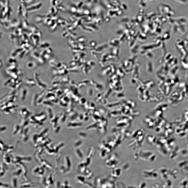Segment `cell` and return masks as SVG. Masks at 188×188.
I'll return each instance as SVG.
<instances>
[{
  "label": "cell",
  "mask_w": 188,
  "mask_h": 188,
  "mask_svg": "<svg viewBox=\"0 0 188 188\" xmlns=\"http://www.w3.org/2000/svg\"><path fill=\"white\" fill-rule=\"evenodd\" d=\"M43 106L49 108L50 106H52L53 105L51 102L48 100H43L42 103Z\"/></svg>",
  "instance_id": "20"
},
{
  "label": "cell",
  "mask_w": 188,
  "mask_h": 188,
  "mask_svg": "<svg viewBox=\"0 0 188 188\" xmlns=\"http://www.w3.org/2000/svg\"><path fill=\"white\" fill-rule=\"evenodd\" d=\"M9 1H10V0H9Z\"/></svg>",
  "instance_id": "29"
},
{
  "label": "cell",
  "mask_w": 188,
  "mask_h": 188,
  "mask_svg": "<svg viewBox=\"0 0 188 188\" xmlns=\"http://www.w3.org/2000/svg\"><path fill=\"white\" fill-rule=\"evenodd\" d=\"M22 6L21 4L19 5L16 9V14L17 16H20L22 15Z\"/></svg>",
  "instance_id": "17"
},
{
  "label": "cell",
  "mask_w": 188,
  "mask_h": 188,
  "mask_svg": "<svg viewBox=\"0 0 188 188\" xmlns=\"http://www.w3.org/2000/svg\"><path fill=\"white\" fill-rule=\"evenodd\" d=\"M29 124L28 119H22L21 122L20 126L23 128H25L28 126Z\"/></svg>",
  "instance_id": "15"
},
{
  "label": "cell",
  "mask_w": 188,
  "mask_h": 188,
  "mask_svg": "<svg viewBox=\"0 0 188 188\" xmlns=\"http://www.w3.org/2000/svg\"><path fill=\"white\" fill-rule=\"evenodd\" d=\"M37 84L39 88L42 89H44L46 88V85L41 83L38 79H37Z\"/></svg>",
  "instance_id": "18"
},
{
  "label": "cell",
  "mask_w": 188,
  "mask_h": 188,
  "mask_svg": "<svg viewBox=\"0 0 188 188\" xmlns=\"http://www.w3.org/2000/svg\"><path fill=\"white\" fill-rule=\"evenodd\" d=\"M46 15L37 14L35 17V21L37 24L43 23L44 19L46 17Z\"/></svg>",
  "instance_id": "10"
},
{
  "label": "cell",
  "mask_w": 188,
  "mask_h": 188,
  "mask_svg": "<svg viewBox=\"0 0 188 188\" xmlns=\"http://www.w3.org/2000/svg\"><path fill=\"white\" fill-rule=\"evenodd\" d=\"M22 6V16L24 19H27L28 18V12L27 6L25 3H21Z\"/></svg>",
  "instance_id": "9"
},
{
  "label": "cell",
  "mask_w": 188,
  "mask_h": 188,
  "mask_svg": "<svg viewBox=\"0 0 188 188\" xmlns=\"http://www.w3.org/2000/svg\"><path fill=\"white\" fill-rule=\"evenodd\" d=\"M147 184L146 183L144 182H142L140 183L139 186V188H145L147 186Z\"/></svg>",
  "instance_id": "24"
},
{
  "label": "cell",
  "mask_w": 188,
  "mask_h": 188,
  "mask_svg": "<svg viewBox=\"0 0 188 188\" xmlns=\"http://www.w3.org/2000/svg\"><path fill=\"white\" fill-rule=\"evenodd\" d=\"M50 17H46L44 19L43 23L45 25H47L48 23L50 20Z\"/></svg>",
  "instance_id": "26"
},
{
  "label": "cell",
  "mask_w": 188,
  "mask_h": 188,
  "mask_svg": "<svg viewBox=\"0 0 188 188\" xmlns=\"http://www.w3.org/2000/svg\"><path fill=\"white\" fill-rule=\"evenodd\" d=\"M4 114L6 115L10 114L11 113V111L8 109H7L3 111Z\"/></svg>",
  "instance_id": "27"
},
{
  "label": "cell",
  "mask_w": 188,
  "mask_h": 188,
  "mask_svg": "<svg viewBox=\"0 0 188 188\" xmlns=\"http://www.w3.org/2000/svg\"><path fill=\"white\" fill-rule=\"evenodd\" d=\"M142 177L147 180H153L158 178L159 174L156 169H151L143 170L142 172Z\"/></svg>",
  "instance_id": "3"
},
{
  "label": "cell",
  "mask_w": 188,
  "mask_h": 188,
  "mask_svg": "<svg viewBox=\"0 0 188 188\" xmlns=\"http://www.w3.org/2000/svg\"><path fill=\"white\" fill-rule=\"evenodd\" d=\"M119 161V157L117 154L115 153L112 154L106 160V164L109 167L114 168L116 167Z\"/></svg>",
  "instance_id": "4"
},
{
  "label": "cell",
  "mask_w": 188,
  "mask_h": 188,
  "mask_svg": "<svg viewBox=\"0 0 188 188\" xmlns=\"http://www.w3.org/2000/svg\"><path fill=\"white\" fill-rule=\"evenodd\" d=\"M38 94L36 93L33 94L31 101V106L33 107H36L37 105V100Z\"/></svg>",
  "instance_id": "11"
},
{
  "label": "cell",
  "mask_w": 188,
  "mask_h": 188,
  "mask_svg": "<svg viewBox=\"0 0 188 188\" xmlns=\"http://www.w3.org/2000/svg\"><path fill=\"white\" fill-rule=\"evenodd\" d=\"M20 114L22 119H27L30 116V112L26 108H23L20 111Z\"/></svg>",
  "instance_id": "8"
},
{
  "label": "cell",
  "mask_w": 188,
  "mask_h": 188,
  "mask_svg": "<svg viewBox=\"0 0 188 188\" xmlns=\"http://www.w3.org/2000/svg\"><path fill=\"white\" fill-rule=\"evenodd\" d=\"M43 4L41 2H39L31 5L27 6V8L29 12L35 11L40 9L42 7Z\"/></svg>",
  "instance_id": "5"
},
{
  "label": "cell",
  "mask_w": 188,
  "mask_h": 188,
  "mask_svg": "<svg viewBox=\"0 0 188 188\" xmlns=\"http://www.w3.org/2000/svg\"><path fill=\"white\" fill-rule=\"evenodd\" d=\"M21 127L20 126L17 124H15L14 125V129L13 131V133L14 135L16 134V133L18 132L20 129L21 128Z\"/></svg>",
  "instance_id": "19"
},
{
  "label": "cell",
  "mask_w": 188,
  "mask_h": 188,
  "mask_svg": "<svg viewBox=\"0 0 188 188\" xmlns=\"http://www.w3.org/2000/svg\"><path fill=\"white\" fill-rule=\"evenodd\" d=\"M27 91L25 89H23L21 90L20 94V98L21 100L22 101H24L26 99L27 94Z\"/></svg>",
  "instance_id": "13"
},
{
  "label": "cell",
  "mask_w": 188,
  "mask_h": 188,
  "mask_svg": "<svg viewBox=\"0 0 188 188\" xmlns=\"http://www.w3.org/2000/svg\"><path fill=\"white\" fill-rule=\"evenodd\" d=\"M6 127L5 126H2L1 127V132L4 131L6 129Z\"/></svg>",
  "instance_id": "28"
},
{
  "label": "cell",
  "mask_w": 188,
  "mask_h": 188,
  "mask_svg": "<svg viewBox=\"0 0 188 188\" xmlns=\"http://www.w3.org/2000/svg\"><path fill=\"white\" fill-rule=\"evenodd\" d=\"M35 1L36 0H27L25 4L28 6L34 4Z\"/></svg>",
  "instance_id": "25"
},
{
  "label": "cell",
  "mask_w": 188,
  "mask_h": 188,
  "mask_svg": "<svg viewBox=\"0 0 188 188\" xmlns=\"http://www.w3.org/2000/svg\"><path fill=\"white\" fill-rule=\"evenodd\" d=\"M76 154L79 158L81 159L83 158V156L80 150H76Z\"/></svg>",
  "instance_id": "23"
},
{
  "label": "cell",
  "mask_w": 188,
  "mask_h": 188,
  "mask_svg": "<svg viewBox=\"0 0 188 188\" xmlns=\"http://www.w3.org/2000/svg\"><path fill=\"white\" fill-rule=\"evenodd\" d=\"M27 19H24L22 22V26L25 29H27L29 27V25Z\"/></svg>",
  "instance_id": "22"
},
{
  "label": "cell",
  "mask_w": 188,
  "mask_h": 188,
  "mask_svg": "<svg viewBox=\"0 0 188 188\" xmlns=\"http://www.w3.org/2000/svg\"><path fill=\"white\" fill-rule=\"evenodd\" d=\"M132 139L128 143V146L132 149L135 150L140 148L143 144L144 137L143 136H137L133 135Z\"/></svg>",
  "instance_id": "2"
},
{
  "label": "cell",
  "mask_w": 188,
  "mask_h": 188,
  "mask_svg": "<svg viewBox=\"0 0 188 188\" xmlns=\"http://www.w3.org/2000/svg\"><path fill=\"white\" fill-rule=\"evenodd\" d=\"M134 160L135 162L139 160L149 162H153L156 159L155 153L149 150H144L139 151L134 154Z\"/></svg>",
  "instance_id": "1"
},
{
  "label": "cell",
  "mask_w": 188,
  "mask_h": 188,
  "mask_svg": "<svg viewBox=\"0 0 188 188\" xmlns=\"http://www.w3.org/2000/svg\"><path fill=\"white\" fill-rule=\"evenodd\" d=\"M38 121L42 122L45 121L48 119L46 113L43 112L34 116Z\"/></svg>",
  "instance_id": "7"
},
{
  "label": "cell",
  "mask_w": 188,
  "mask_h": 188,
  "mask_svg": "<svg viewBox=\"0 0 188 188\" xmlns=\"http://www.w3.org/2000/svg\"><path fill=\"white\" fill-rule=\"evenodd\" d=\"M46 92L45 91L42 92L40 94L38 95L37 100V105L42 104L44 98L45 97Z\"/></svg>",
  "instance_id": "12"
},
{
  "label": "cell",
  "mask_w": 188,
  "mask_h": 188,
  "mask_svg": "<svg viewBox=\"0 0 188 188\" xmlns=\"http://www.w3.org/2000/svg\"><path fill=\"white\" fill-rule=\"evenodd\" d=\"M113 168L111 173L112 176L113 178L115 179L119 178L122 175V169L119 167H115Z\"/></svg>",
  "instance_id": "6"
},
{
  "label": "cell",
  "mask_w": 188,
  "mask_h": 188,
  "mask_svg": "<svg viewBox=\"0 0 188 188\" xmlns=\"http://www.w3.org/2000/svg\"><path fill=\"white\" fill-rule=\"evenodd\" d=\"M26 82L27 84L31 86H34L36 85L35 82L32 79H27Z\"/></svg>",
  "instance_id": "21"
},
{
  "label": "cell",
  "mask_w": 188,
  "mask_h": 188,
  "mask_svg": "<svg viewBox=\"0 0 188 188\" xmlns=\"http://www.w3.org/2000/svg\"><path fill=\"white\" fill-rule=\"evenodd\" d=\"M146 141L149 144L152 145H155L157 142V140L156 138L153 137H148L146 139Z\"/></svg>",
  "instance_id": "14"
},
{
  "label": "cell",
  "mask_w": 188,
  "mask_h": 188,
  "mask_svg": "<svg viewBox=\"0 0 188 188\" xmlns=\"http://www.w3.org/2000/svg\"><path fill=\"white\" fill-rule=\"evenodd\" d=\"M46 114L48 119H51L53 117V114L52 110L49 108H47L46 109Z\"/></svg>",
  "instance_id": "16"
}]
</instances>
